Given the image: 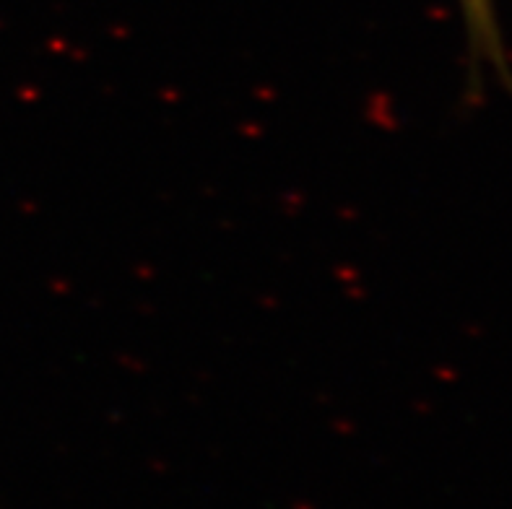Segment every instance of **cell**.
<instances>
[{"mask_svg":"<svg viewBox=\"0 0 512 509\" xmlns=\"http://www.w3.org/2000/svg\"><path fill=\"white\" fill-rule=\"evenodd\" d=\"M466 32L468 60L476 73H494L510 84V55H507L505 34L494 0H458Z\"/></svg>","mask_w":512,"mask_h":509,"instance_id":"cell-1","label":"cell"}]
</instances>
